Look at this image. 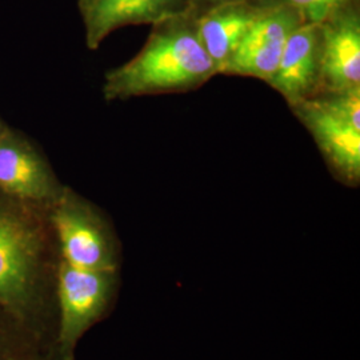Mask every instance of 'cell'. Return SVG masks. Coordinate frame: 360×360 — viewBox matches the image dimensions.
I'll return each instance as SVG.
<instances>
[{
	"instance_id": "7c38bea8",
	"label": "cell",
	"mask_w": 360,
	"mask_h": 360,
	"mask_svg": "<svg viewBox=\"0 0 360 360\" xmlns=\"http://www.w3.org/2000/svg\"><path fill=\"white\" fill-rule=\"evenodd\" d=\"M264 7L283 6L302 15L307 23H322L334 13L348 6L358 4L359 0H255Z\"/></svg>"
},
{
	"instance_id": "e0dca14e",
	"label": "cell",
	"mask_w": 360,
	"mask_h": 360,
	"mask_svg": "<svg viewBox=\"0 0 360 360\" xmlns=\"http://www.w3.org/2000/svg\"><path fill=\"white\" fill-rule=\"evenodd\" d=\"M4 352H3V343H1V336H0V360H3Z\"/></svg>"
},
{
	"instance_id": "7a4b0ae2",
	"label": "cell",
	"mask_w": 360,
	"mask_h": 360,
	"mask_svg": "<svg viewBox=\"0 0 360 360\" xmlns=\"http://www.w3.org/2000/svg\"><path fill=\"white\" fill-rule=\"evenodd\" d=\"M49 212L0 191L1 309L26 312L52 255L58 254Z\"/></svg>"
},
{
	"instance_id": "4fadbf2b",
	"label": "cell",
	"mask_w": 360,
	"mask_h": 360,
	"mask_svg": "<svg viewBox=\"0 0 360 360\" xmlns=\"http://www.w3.org/2000/svg\"><path fill=\"white\" fill-rule=\"evenodd\" d=\"M349 126L360 131V87L339 91H322L311 98Z\"/></svg>"
},
{
	"instance_id": "9a60e30c",
	"label": "cell",
	"mask_w": 360,
	"mask_h": 360,
	"mask_svg": "<svg viewBox=\"0 0 360 360\" xmlns=\"http://www.w3.org/2000/svg\"><path fill=\"white\" fill-rule=\"evenodd\" d=\"M92 1H94V0H77V6H79L80 13H82V11H84V10L90 6Z\"/></svg>"
},
{
	"instance_id": "2e32d148",
	"label": "cell",
	"mask_w": 360,
	"mask_h": 360,
	"mask_svg": "<svg viewBox=\"0 0 360 360\" xmlns=\"http://www.w3.org/2000/svg\"><path fill=\"white\" fill-rule=\"evenodd\" d=\"M8 123L7 122H4L1 117H0V134L3 132V129H6V126H7Z\"/></svg>"
},
{
	"instance_id": "6da1fadb",
	"label": "cell",
	"mask_w": 360,
	"mask_h": 360,
	"mask_svg": "<svg viewBox=\"0 0 360 360\" xmlns=\"http://www.w3.org/2000/svg\"><path fill=\"white\" fill-rule=\"evenodd\" d=\"M218 75L203 49L193 13L156 23L142 50L129 62L105 72V102L183 94L198 90Z\"/></svg>"
},
{
	"instance_id": "8992f818",
	"label": "cell",
	"mask_w": 360,
	"mask_h": 360,
	"mask_svg": "<svg viewBox=\"0 0 360 360\" xmlns=\"http://www.w3.org/2000/svg\"><path fill=\"white\" fill-rule=\"evenodd\" d=\"M303 23L302 15L292 8L266 7L221 75L255 77L267 83L278 68L290 35Z\"/></svg>"
},
{
	"instance_id": "30bf717a",
	"label": "cell",
	"mask_w": 360,
	"mask_h": 360,
	"mask_svg": "<svg viewBox=\"0 0 360 360\" xmlns=\"http://www.w3.org/2000/svg\"><path fill=\"white\" fill-rule=\"evenodd\" d=\"M191 13L190 0H94L82 11L89 50H98L107 37L126 26L165 22Z\"/></svg>"
},
{
	"instance_id": "52a82bcc",
	"label": "cell",
	"mask_w": 360,
	"mask_h": 360,
	"mask_svg": "<svg viewBox=\"0 0 360 360\" xmlns=\"http://www.w3.org/2000/svg\"><path fill=\"white\" fill-rule=\"evenodd\" d=\"M321 150L333 175L348 187L360 183V131L315 99L290 107Z\"/></svg>"
},
{
	"instance_id": "9c48e42d",
	"label": "cell",
	"mask_w": 360,
	"mask_h": 360,
	"mask_svg": "<svg viewBox=\"0 0 360 360\" xmlns=\"http://www.w3.org/2000/svg\"><path fill=\"white\" fill-rule=\"evenodd\" d=\"M321 34L322 91L360 87L359 3L326 19Z\"/></svg>"
},
{
	"instance_id": "8fae6325",
	"label": "cell",
	"mask_w": 360,
	"mask_h": 360,
	"mask_svg": "<svg viewBox=\"0 0 360 360\" xmlns=\"http://www.w3.org/2000/svg\"><path fill=\"white\" fill-rule=\"evenodd\" d=\"M266 7L255 0H240L195 16L198 37L210 59L221 74L250 28Z\"/></svg>"
},
{
	"instance_id": "5b68a950",
	"label": "cell",
	"mask_w": 360,
	"mask_h": 360,
	"mask_svg": "<svg viewBox=\"0 0 360 360\" xmlns=\"http://www.w3.org/2000/svg\"><path fill=\"white\" fill-rule=\"evenodd\" d=\"M116 271L86 270L59 260L56 271L59 303V345L71 354L79 339L108 306Z\"/></svg>"
},
{
	"instance_id": "5bb4252c",
	"label": "cell",
	"mask_w": 360,
	"mask_h": 360,
	"mask_svg": "<svg viewBox=\"0 0 360 360\" xmlns=\"http://www.w3.org/2000/svg\"><path fill=\"white\" fill-rule=\"evenodd\" d=\"M233 1H240V0H190L191 13L193 16H198L211 8H215V7L227 4V3H233Z\"/></svg>"
},
{
	"instance_id": "277c9868",
	"label": "cell",
	"mask_w": 360,
	"mask_h": 360,
	"mask_svg": "<svg viewBox=\"0 0 360 360\" xmlns=\"http://www.w3.org/2000/svg\"><path fill=\"white\" fill-rule=\"evenodd\" d=\"M65 188L38 144L23 131L7 124L0 134V191L50 210Z\"/></svg>"
},
{
	"instance_id": "3957f363",
	"label": "cell",
	"mask_w": 360,
	"mask_h": 360,
	"mask_svg": "<svg viewBox=\"0 0 360 360\" xmlns=\"http://www.w3.org/2000/svg\"><path fill=\"white\" fill-rule=\"evenodd\" d=\"M49 217L59 260L86 270L116 271L115 235L87 199L65 186Z\"/></svg>"
},
{
	"instance_id": "ba28073f",
	"label": "cell",
	"mask_w": 360,
	"mask_h": 360,
	"mask_svg": "<svg viewBox=\"0 0 360 360\" xmlns=\"http://www.w3.org/2000/svg\"><path fill=\"white\" fill-rule=\"evenodd\" d=\"M321 23L296 28L285 43L281 62L267 84L290 107L309 101L322 91Z\"/></svg>"
}]
</instances>
